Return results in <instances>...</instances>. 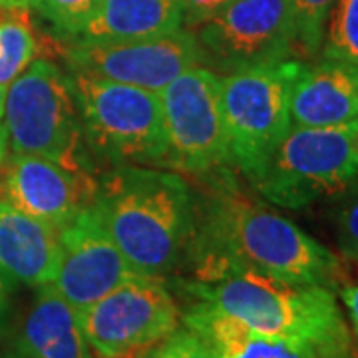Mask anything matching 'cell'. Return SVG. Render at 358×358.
<instances>
[{"label":"cell","mask_w":358,"mask_h":358,"mask_svg":"<svg viewBox=\"0 0 358 358\" xmlns=\"http://www.w3.org/2000/svg\"><path fill=\"white\" fill-rule=\"evenodd\" d=\"M92 205L138 275L166 279L185 261L197 205L178 173L114 166L98 178Z\"/></svg>","instance_id":"cell-2"},{"label":"cell","mask_w":358,"mask_h":358,"mask_svg":"<svg viewBox=\"0 0 358 358\" xmlns=\"http://www.w3.org/2000/svg\"><path fill=\"white\" fill-rule=\"evenodd\" d=\"M231 0H181L183 8V26L193 30L221 13Z\"/></svg>","instance_id":"cell-25"},{"label":"cell","mask_w":358,"mask_h":358,"mask_svg":"<svg viewBox=\"0 0 358 358\" xmlns=\"http://www.w3.org/2000/svg\"><path fill=\"white\" fill-rule=\"evenodd\" d=\"M185 259L192 281H215L233 273H257L287 285L338 291L346 285L341 257L293 221L235 189H219L201 211Z\"/></svg>","instance_id":"cell-1"},{"label":"cell","mask_w":358,"mask_h":358,"mask_svg":"<svg viewBox=\"0 0 358 358\" xmlns=\"http://www.w3.org/2000/svg\"><path fill=\"white\" fill-rule=\"evenodd\" d=\"M338 294L345 303L346 310H348V317L352 322V329L358 338V285H343L338 289Z\"/></svg>","instance_id":"cell-26"},{"label":"cell","mask_w":358,"mask_h":358,"mask_svg":"<svg viewBox=\"0 0 358 358\" xmlns=\"http://www.w3.org/2000/svg\"><path fill=\"white\" fill-rule=\"evenodd\" d=\"M164 108L169 166L189 173H211L231 166L221 115V76L195 66L159 92Z\"/></svg>","instance_id":"cell-10"},{"label":"cell","mask_w":358,"mask_h":358,"mask_svg":"<svg viewBox=\"0 0 358 358\" xmlns=\"http://www.w3.org/2000/svg\"><path fill=\"white\" fill-rule=\"evenodd\" d=\"M38 56V40L30 10L10 8L0 14V86H8Z\"/></svg>","instance_id":"cell-19"},{"label":"cell","mask_w":358,"mask_h":358,"mask_svg":"<svg viewBox=\"0 0 358 358\" xmlns=\"http://www.w3.org/2000/svg\"><path fill=\"white\" fill-rule=\"evenodd\" d=\"M0 171L4 201L58 231L94 203L98 189V179L92 173L74 171L40 155L13 154Z\"/></svg>","instance_id":"cell-13"},{"label":"cell","mask_w":358,"mask_h":358,"mask_svg":"<svg viewBox=\"0 0 358 358\" xmlns=\"http://www.w3.org/2000/svg\"><path fill=\"white\" fill-rule=\"evenodd\" d=\"M181 324L197 334L213 358H358L357 345L301 343L259 333L203 301H192Z\"/></svg>","instance_id":"cell-14"},{"label":"cell","mask_w":358,"mask_h":358,"mask_svg":"<svg viewBox=\"0 0 358 358\" xmlns=\"http://www.w3.org/2000/svg\"><path fill=\"white\" fill-rule=\"evenodd\" d=\"M78 315L96 358H143L181 327V310L166 281L143 275Z\"/></svg>","instance_id":"cell-8"},{"label":"cell","mask_w":358,"mask_h":358,"mask_svg":"<svg viewBox=\"0 0 358 358\" xmlns=\"http://www.w3.org/2000/svg\"><path fill=\"white\" fill-rule=\"evenodd\" d=\"M189 301H203L259 333L301 343L352 346L336 294L327 287L287 285L241 271L215 281H178Z\"/></svg>","instance_id":"cell-3"},{"label":"cell","mask_w":358,"mask_h":358,"mask_svg":"<svg viewBox=\"0 0 358 358\" xmlns=\"http://www.w3.org/2000/svg\"><path fill=\"white\" fill-rule=\"evenodd\" d=\"M90 155L112 166H169L159 94L70 72Z\"/></svg>","instance_id":"cell-5"},{"label":"cell","mask_w":358,"mask_h":358,"mask_svg":"<svg viewBox=\"0 0 358 358\" xmlns=\"http://www.w3.org/2000/svg\"><path fill=\"white\" fill-rule=\"evenodd\" d=\"M294 18L296 54L313 58L320 54L324 28L336 0H291Z\"/></svg>","instance_id":"cell-21"},{"label":"cell","mask_w":358,"mask_h":358,"mask_svg":"<svg viewBox=\"0 0 358 358\" xmlns=\"http://www.w3.org/2000/svg\"><path fill=\"white\" fill-rule=\"evenodd\" d=\"M334 235L341 253L346 259H358V173L336 195L333 209Z\"/></svg>","instance_id":"cell-23"},{"label":"cell","mask_w":358,"mask_h":358,"mask_svg":"<svg viewBox=\"0 0 358 358\" xmlns=\"http://www.w3.org/2000/svg\"><path fill=\"white\" fill-rule=\"evenodd\" d=\"M36 0H0V10H10V8H24L32 10Z\"/></svg>","instance_id":"cell-28"},{"label":"cell","mask_w":358,"mask_h":358,"mask_svg":"<svg viewBox=\"0 0 358 358\" xmlns=\"http://www.w3.org/2000/svg\"><path fill=\"white\" fill-rule=\"evenodd\" d=\"M358 173V117L338 126H293L253 187L268 203L303 209L336 197Z\"/></svg>","instance_id":"cell-6"},{"label":"cell","mask_w":358,"mask_h":358,"mask_svg":"<svg viewBox=\"0 0 358 358\" xmlns=\"http://www.w3.org/2000/svg\"><path fill=\"white\" fill-rule=\"evenodd\" d=\"M358 117V64L320 56L301 66L291 90L293 126H338Z\"/></svg>","instance_id":"cell-15"},{"label":"cell","mask_w":358,"mask_h":358,"mask_svg":"<svg viewBox=\"0 0 358 358\" xmlns=\"http://www.w3.org/2000/svg\"><path fill=\"white\" fill-rule=\"evenodd\" d=\"M299 58L221 76V115L231 166L253 185L275 148L293 128L291 90Z\"/></svg>","instance_id":"cell-7"},{"label":"cell","mask_w":358,"mask_h":358,"mask_svg":"<svg viewBox=\"0 0 358 358\" xmlns=\"http://www.w3.org/2000/svg\"><path fill=\"white\" fill-rule=\"evenodd\" d=\"M4 96H6V88L0 86V124H2V112H4Z\"/></svg>","instance_id":"cell-30"},{"label":"cell","mask_w":358,"mask_h":358,"mask_svg":"<svg viewBox=\"0 0 358 358\" xmlns=\"http://www.w3.org/2000/svg\"><path fill=\"white\" fill-rule=\"evenodd\" d=\"M60 267L52 285L78 313L138 277L112 235L103 227L94 205L82 209L58 231Z\"/></svg>","instance_id":"cell-12"},{"label":"cell","mask_w":358,"mask_h":358,"mask_svg":"<svg viewBox=\"0 0 358 358\" xmlns=\"http://www.w3.org/2000/svg\"><path fill=\"white\" fill-rule=\"evenodd\" d=\"M143 358H159V355H157V352H155V350H152V352H150V355H145V357Z\"/></svg>","instance_id":"cell-32"},{"label":"cell","mask_w":358,"mask_h":358,"mask_svg":"<svg viewBox=\"0 0 358 358\" xmlns=\"http://www.w3.org/2000/svg\"><path fill=\"white\" fill-rule=\"evenodd\" d=\"M60 267L58 229L0 201V273L8 287H42Z\"/></svg>","instance_id":"cell-16"},{"label":"cell","mask_w":358,"mask_h":358,"mask_svg":"<svg viewBox=\"0 0 358 358\" xmlns=\"http://www.w3.org/2000/svg\"><path fill=\"white\" fill-rule=\"evenodd\" d=\"M181 28V0H100L74 40L154 38Z\"/></svg>","instance_id":"cell-18"},{"label":"cell","mask_w":358,"mask_h":358,"mask_svg":"<svg viewBox=\"0 0 358 358\" xmlns=\"http://www.w3.org/2000/svg\"><path fill=\"white\" fill-rule=\"evenodd\" d=\"M0 358H24L22 355H18V352H13V355H0Z\"/></svg>","instance_id":"cell-31"},{"label":"cell","mask_w":358,"mask_h":358,"mask_svg":"<svg viewBox=\"0 0 358 358\" xmlns=\"http://www.w3.org/2000/svg\"><path fill=\"white\" fill-rule=\"evenodd\" d=\"M2 126L13 154L54 159L74 171L92 173L82 117L70 74L46 58H36L6 86Z\"/></svg>","instance_id":"cell-4"},{"label":"cell","mask_w":358,"mask_h":358,"mask_svg":"<svg viewBox=\"0 0 358 358\" xmlns=\"http://www.w3.org/2000/svg\"><path fill=\"white\" fill-rule=\"evenodd\" d=\"M62 58L70 72L128 84L159 94L185 70L201 66V52L192 30L136 40H72Z\"/></svg>","instance_id":"cell-11"},{"label":"cell","mask_w":358,"mask_h":358,"mask_svg":"<svg viewBox=\"0 0 358 358\" xmlns=\"http://www.w3.org/2000/svg\"><path fill=\"white\" fill-rule=\"evenodd\" d=\"M6 157H8V134H6L4 126L0 124V169L4 166Z\"/></svg>","instance_id":"cell-29"},{"label":"cell","mask_w":358,"mask_h":358,"mask_svg":"<svg viewBox=\"0 0 358 358\" xmlns=\"http://www.w3.org/2000/svg\"><path fill=\"white\" fill-rule=\"evenodd\" d=\"M155 352L159 358H213L203 341L185 327H179L164 345L155 348Z\"/></svg>","instance_id":"cell-24"},{"label":"cell","mask_w":358,"mask_h":358,"mask_svg":"<svg viewBox=\"0 0 358 358\" xmlns=\"http://www.w3.org/2000/svg\"><path fill=\"white\" fill-rule=\"evenodd\" d=\"M192 32L201 66L215 74L227 76L299 56L291 0H231Z\"/></svg>","instance_id":"cell-9"},{"label":"cell","mask_w":358,"mask_h":358,"mask_svg":"<svg viewBox=\"0 0 358 358\" xmlns=\"http://www.w3.org/2000/svg\"><path fill=\"white\" fill-rule=\"evenodd\" d=\"M320 56L358 64V0H336L329 14Z\"/></svg>","instance_id":"cell-20"},{"label":"cell","mask_w":358,"mask_h":358,"mask_svg":"<svg viewBox=\"0 0 358 358\" xmlns=\"http://www.w3.org/2000/svg\"><path fill=\"white\" fill-rule=\"evenodd\" d=\"M100 0H36L32 10L52 26L54 34L64 42L78 38Z\"/></svg>","instance_id":"cell-22"},{"label":"cell","mask_w":358,"mask_h":358,"mask_svg":"<svg viewBox=\"0 0 358 358\" xmlns=\"http://www.w3.org/2000/svg\"><path fill=\"white\" fill-rule=\"evenodd\" d=\"M10 293L13 289L8 287L6 279L0 273V336L6 331L8 324V315H10Z\"/></svg>","instance_id":"cell-27"},{"label":"cell","mask_w":358,"mask_h":358,"mask_svg":"<svg viewBox=\"0 0 358 358\" xmlns=\"http://www.w3.org/2000/svg\"><path fill=\"white\" fill-rule=\"evenodd\" d=\"M16 350L24 358H92L78 310L52 282L38 287L18 329Z\"/></svg>","instance_id":"cell-17"}]
</instances>
